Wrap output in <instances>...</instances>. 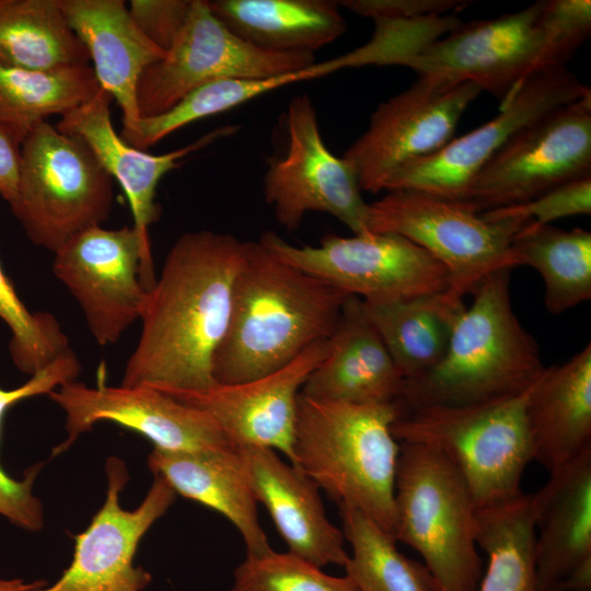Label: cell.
<instances>
[{"mask_svg":"<svg viewBox=\"0 0 591 591\" xmlns=\"http://www.w3.org/2000/svg\"><path fill=\"white\" fill-rule=\"evenodd\" d=\"M244 243L210 230L174 242L147 293L120 385L200 392L216 384L213 357L228 331Z\"/></svg>","mask_w":591,"mask_h":591,"instance_id":"obj_1","label":"cell"},{"mask_svg":"<svg viewBox=\"0 0 591 591\" xmlns=\"http://www.w3.org/2000/svg\"><path fill=\"white\" fill-rule=\"evenodd\" d=\"M349 294L245 242L228 331L212 362L216 383L273 373L333 334Z\"/></svg>","mask_w":591,"mask_h":591,"instance_id":"obj_2","label":"cell"},{"mask_svg":"<svg viewBox=\"0 0 591 591\" xmlns=\"http://www.w3.org/2000/svg\"><path fill=\"white\" fill-rule=\"evenodd\" d=\"M513 268L490 274L457 317L441 361L405 380L397 403L403 413L489 402L526 391L545 366L534 337L512 308Z\"/></svg>","mask_w":591,"mask_h":591,"instance_id":"obj_3","label":"cell"},{"mask_svg":"<svg viewBox=\"0 0 591 591\" xmlns=\"http://www.w3.org/2000/svg\"><path fill=\"white\" fill-rule=\"evenodd\" d=\"M397 402L350 404L299 394L293 466L337 506L355 508L394 536L401 443L392 427Z\"/></svg>","mask_w":591,"mask_h":591,"instance_id":"obj_4","label":"cell"},{"mask_svg":"<svg viewBox=\"0 0 591 591\" xmlns=\"http://www.w3.org/2000/svg\"><path fill=\"white\" fill-rule=\"evenodd\" d=\"M399 443L395 540L421 556L437 591H477L478 509L465 480L440 451Z\"/></svg>","mask_w":591,"mask_h":591,"instance_id":"obj_5","label":"cell"},{"mask_svg":"<svg viewBox=\"0 0 591 591\" xmlns=\"http://www.w3.org/2000/svg\"><path fill=\"white\" fill-rule=\"evenodd\" d=\"M530 389L489 402L405 412L392 431L399 442L448 457L477 509L505 503L522 494L523 473L534 460L525 413Z\"/></svg>","mask_w":591,"mask_h":591,"instance_id":"obj_6","label":"cell"},{"mask_svg":"<svg viewBox=\"0 0 591 591\" xmlns=\"http://www.w3.org/2000/svg\"><path fill=\"white\" fill-rule=\"evenodd\" d=\"M113 178L79 137L45 121L21 144L18 192L9 204L28 240L53 253L111 217Z\"/></svg>","mask_w":591,"mask_h":591,"instance_id":"obj_7","label":"cell"},{"mask_svg":"<svg viewBox=\"0 0 591 591\" xmlns=\"http://www.w3.org/2000/svg\"><path fill=\"white\" fill-rule=\"evenodd\" d=\"M542 3L495 19L460 22L403 66L418 76L472 82L502 104L530 77L565 67L578 51L545 26Z\"/></svg>","mask_w":591,"mask_h":591,"instance_id":"obj_8","label":"cell"},{"mask_svg":"<svg viewBox=\"0 0 591 591\" xmlns=\"http://www.w3.org/2000/svg\"><path fill=\"white\" fill-rule=\"evenodd\" d=\"M528 221L487 220L464 205L416 190H392L368 204L369 232L402 235L422 247L447 269L445 296L457 303L494 271L517 267L514 235Z\"/></svg>","mask_w":591,"mask_h":591,"instance_id":"obj_9","label":"cell"},{"mask_svg":"<svg viewBox=\"0 0 591 591\" xmlns=\"http://www.w3.org/2000/svg\"><path fill=\"white\" fill-rule=\"evenodd\" d=\"M259 243L281 262L364 302L409 300L449 289L443 265L395 233L328 234L317 246H297L268 231Z\"/></svg>","mask_w":591,"mask_h":591,"instance_id":"obj_10","label":"cell"},{"mask_svg":"<svg viewBox=\"0 0 591 591\" xmlns=\"http://www.w3.org/2000/svg\"><path fill=\"white\" fill-rule=\"evenodd\" d=\"M591 175V93L515 134L477 172L460 204L476 213L530 201Z\"/></svg>","mask_w":591,"mask_h":591,"instance_id":"obj_11","label":"cell"},{"mask_svg":"<svg viewBox=\"0 0 591 591\" xmlns=\"http://www.w3.org/2000/svg\"><path fill=\"white\" fill-rule=\"evenodd\" d=\"M51 269L77 301L100 346L116 344L140 318L157 279L151 251L127 225L82 231L54 253Z\"/></svg>","mask_w":591,"mask_h":591,"instance_id":"obj_12","label":"cell"},{"mask_svg":"<svg viewBox=\"0 0 591 591\" xmlns=\"http://www.w3.org/2000/svg\"><path fill=\"white\" fill-rule=\"evenodd\" d=\"M316 63L313 53H276L234 34L207 0H192L171 47L142 72L137 100L141 117L164 113L193 90L231 78H268Z\"/></svg>","mask_w":591,"mask_h":591,"instance_id":"obj_13","label":"cell"},{"mask_svg":"<svg viewBox=\"0 0 591 591\" xmlns=\"http://www.w3.org/2000/svg\"><path fill=\"white\" fill-rule=\"evenodd\" d=\"M480 92L472 82L418 76L408 89L382 102L343 155L361 192H382L398 169L441 150Z\"/></svg>","mask_w":591,"mask_h":591,"instance_id":"obj_14","label":"cell"},{"mask_svg":"<svg viewBox=\"0 0 591 591\" xmlns=\"http://www.w3.org/2000/svg\"><path fill=\"white\" fill-rule=\"evenodd\" d=\"M591 93L566 66L525 80L499 113L438 152L398 169L383 190H416L460 202L477 172L515 134L546 114Z\"/></svg>","mask_w":591,"mask_h":591,"instance_id":"obj_15","label":"cell"},{"mask_svg":"<svg viewBox=\"0 0 591 591\" xmlns=\"http://www.w3.org/2000/svg\"><path fill=\"white\" fill-rule=\"evenodd\" d=\"M287 126L288 150L269 163L264 176V197L278 223L296 230L308 212L318 211L335 217L355 234L369 232L368 202L357 175L326 147L309 95L291 100Z\"/></svg>","mask_w":591,"mask_h":591,"instance_id":"obj_16","label":"cell"},{"mask_svg":"<svg viewBox=\"0 0 591 591\" xmlns=\"http://www.w3.org/2000/svg\"><path fill=\"white\" fill-rule=\"evenodd\" d=\"M47 395L66 416L67 439L54 449V455L66 451L100 421L134 430L148 438L154 448L164 450L198 451L233 445L209 413L152 387L106 386L103 380L90 387L72 381Z\"/></svg>","mask_w":591,"mask_h":591,"instance_id":"obj_17","label":"cell"},{"mask_svg":"<svg viewBox=\"0 0 591 591\" xmlns=\"http://www.w3.org/2000/svg\"><path fill=\"white\" fill-rule=\"evenodd\" d=\"M326 349L327 339L320 340L281 369L247 382L163 393L209 413L231 444L269 448L293 465L298 396Z\"/></svg>","mask_w":591,"mask_h":591,"instance_id":"obj_18","label":"cell"},{"mask_svg":"<svg viewBox=\"0 0 591 591\" xmlns=\"http://www.w3.org/2000/svg\"><path fill=\"white\" fill-rule=\"evenodd\" d=\"M107 493L89 526L76 536L70 566L50 587L31 591H112L135 568L132 558L140 540L162 517L176 493L160 475L134 510L120 506L119 494L128 480L125 463L111 456L106 463Z\"/></svg>","mask_w":591,"mask_h":591,"instance_id":"obj_19","label":"cell"},{"mask_svg":"<svg viewBox=\"0 0 591 591\" xmlns=\"http://www.w3.org/2000/svg\"><path fill=\"white\" fill-rule=\"evenodd\" d=\"M540 591H591V449L531 495Z\"/></svg>","mask_w":591,"mask_h":591,"instance_id":"obj_20","label":"cell"},{"mask_svg":"<svg viewBox=\"0 0 591 591\" xmlns=\"http://www.w3.org/2000/svg\"><path fill=\"white\" fill-rule=\"evenodd\" d=\"M112 100L101 88L91 100L60 116L55 126L81 138L103 169L119 183L132 212V227L151 251L149 228L160 216L155 195L161 178L179 167L181 161L189 154L233 134L236 126L220 127L183 148L151 154L129 144L116 132L111 117Z\"/></svg>","mask_w":591,"mask_h":591,"instance_id":"obj_21","label":"cell"},{"mask_svg":"<svg viewBox=\"0 0 591 591\" xmlns=\"http://www.w3.org/2000/svg\"><path fill=\"white\" fill-rule=\"evenodd\" d=\"M237 449L255 499L265 506L289 552L320 568L344 566L349 556L345 536L328 520L317 484L273 449Z\"/></svg>","mask_w":591,"mask_h":591,"instance_id":"obj_22","label":"cell"},{"mask_svg":"<svg viewBox=\"0 0 591 591\" xmlns=\"http://www.w3.org/2000/svg\"><path fill=\"white\" fill-rule=\"evenodd\" d=\"M404 379L361 299L349 296L327 339L324 358L304 382L301 394L320 401L350 404L397 402Z\"/></svg>","mask_w":591,"mask_h":591,"instance_id":"obj_23","label":"cell"},{"mask_svg":"<svg viewBox=\"0 0 591 591\" xmlns=\"http://www.w3.org/2000/svg\"><path fill=\"white\" fill-rule=\"evenodd\" d=\"M72 31L86 48L102 89L123 113L121 131L141 118L137 90L142 72L165 51L151 43L132 21L123 0H58Z\"/></svg>","mask_w":591,"mask_h":591,"instance_id":"obj_24","label":"cell"},{"mask_svg":"<svg viewBox=\"0 0 591 591\" xmlns=\"http://www.w3.org/2000/svg\"><path fill=\"white\" fill-rule=\"evenodd\" d=\"M148 465L176 494L225 517L240 532L246 556L273 551L258 521L257 501L237 447L198 451L153 448Z\"/></svg>","mask_w":591,"mask_h":591,"instance_id":"obj_25","label":"cell"},{"mask_svg":"<svg viewBox=\"0 0 591 591\" xmlns=\"http://www.w3.org/2000/svg\"><path fill=\"white\" fill-rule=\"evenodd\" d=\"M526 421L534 460L548 473L591 449V344L545 367L530 389Z\"/></svg>","mask_w":591,"mask_h":591,"instance_id":"obj_26","label":"cell"},{"mask_svg":"<svg viewBox=\"0 0 591 591\" xmlns=\"http://www.w3.org/2000/svg\"><path fill=\"white\" fill-rule=\"evenodd\" d=\"M208 4L234 34L268 51L314 54L346 31L337 1L212 0Z\"/></svg>","mask_w":591,"mask_h":591,"instance_id":"obj_27","label":"cell"},{"mask_svg":"<svg viewBox=\"0 0 591 591\" xmlns=\"http://www.w3.org/2000/svg\"><path fill=\"white\" fill-rule=\"evenodd\" d=\"M361 302L404 381L424 375L441 361L452 328L466 308L463 302L449 300L445 293Z\"/></svg>","mask_w":591,"mask_h":591,"instance_id":"obj_28","label":"cell"},{"mask_svg":"<svg viewBox=\"0 0 591 591\" xmlns=\"http://www.w3.org/2000/svg\"><path fill=\"white\" fill-rule=\"evenodd\" d=\"M90 56L58 0H0V62L56 71L89 65Z\"/></svg>","mask_w":591,"mask_h":591,"instance_id":"obj_29","label":"cell"},{"mask_svg":"<svg viewBox=\"0 0 591 591\" xmlns=\"http://www.w3.org/2000/svg\"><path fill=\"white\" fill-rule=\"evenodd\" d=\"M517 266L528 265L544 282V305L561 314L591 299V232L529 222L513 237Z\"/></svg>","mask_w":591,"mask_h":591,"instance_id":"obj_30","label":"cell"},{"mask_svg":"<svg viewBox=\"0 0 591 591\" xmlns=\"http://www.w3.org/2000/svg\"><path fill=\"white\" fill-rule=\"evenodd\" d=\"M100 89L90 65L36 71L0 62V128L22 144L48 117L62 116Z\"/></svg>","mask_w":591,"mask_h":591,"instance_id":"obj_31","label":"cell"},{"mask_svg":"<svg viewBox=\"0 0 591 591\" xmlns=\"http://www.w3.org/2000/svg\"><path fill=\"white\" fill-rule=\"evenodd\" d=\"M531 495L477 510V545L487 555L478 591H540Z\"/></svg>","mask_w":591,"mask_h":591,"instance_id":"obj_32","label":"cell"},{"mask_svg":"<svg viewBox=\"0 0 591 591\" xmlns=\"http://www.w3.org/2000/svg\"><path fill=\"white\" fill-rule=\"evenodd\" d=\"M338 509L351 547L344 567L358 591H437L426 566L401 553L392 534L355 508Z\"/></svg>","mask_w":591,"mask_h":591,"instance_id":"obj_33","label":"cell"},{"mask_svg":"<svg viewBox=\"0 0 591 591\" xmlns=\"http://www.w3.org/2000/svg\"><path fill=\"white\" fill-rule=\"evenodd\" d=\"M305 80L302 70L268 78H231L204 84L162 114L141 117L120 137L146 151L170 134L202 118L230 111L281 86Z\"/></svg>","mask_w":591,"mask_h":591,"instance_id":"obj_34","label":"cell"},{"mask_svg":"<svg viewBox=\"0 0 591 591\" xmlns=\"http://www.w3.org/2000/svg\"><path fill=\"white\" fill-rule=\"evenodd\" d=\"M81 363L76 352L69 348L47 367L31 375V379L13 390L0 387V433L5 413L22 399L48 394L59 386L76 381ZM42 465L26 471L21 480L10 477L0 465V514L27 531H38L43 526V507L33 494V485Z\"/></svg>","mask_w":591,"mask_h":591,"instance_id":"obj_35","label":"cell"},{"mask_svg":"<svg viewBox=\"0 0 591 591\" xmlns=\"http://www.w3.org/2000/svg\"><path fill=\"white\" fill-rule=\"evenodd\" d=\"M0 318L11 332L14 366L33 375L70 348L68 336L49 312H31L19 298L0 263Z\"/></svg>","mask_w":591,"mask_h":591,"instance_id":"obj_36","label":"cell"},{"mask_svg":"<svg viewBox=\"0 0 591 591\" xmlns=\"http://www.w3.org/2000/svg\"><path fill=\"white\" fill-rule=\"evenodd\" d=\"M231 591H358L347 577L329 576L288 552L246 556L234 570Z\"/></svg>","mask_w":591,"mask_h":591,"instance_id":"obj_37","label":"cell"},{"mask_svg":"<svg viewBox=\"0 0 591 591\" xmlns=\"http://www.w3.org/2000/svg\"><path fill=\"white\" fill-rule=\"evenodd\" d=\"M591 213V175L558 185L521 205L480 213L487 220L518 218L534 224Z\"/></svg>","mask_w":591,"mask_h":591,"instance_id":"obj_38","label":"cell"},{"mask_svg":"<svg viewBox=\"0 0 591 591\" xmlns=\"http://www.w3.org/2000/svg\"><path fill=\"white\" fill-rule=\"evenodd\" d=\"M192 0H131L129 14L141 33L166 51L183 27Z\"/></svg>","mask_w":591,"mask_h":591,"instance_id":"obj_39","label":"cell"},{"mask_svg":"<svg viewBox=\"0 0 591 591\" xmlns=\"http://www.w3.org/2000/svg\"><path fill=\"white\" fill-rule=\"evenodd\" d=\"M355 14L373 21H410L447 15L472 3L463 0H341L337 1Z\"/></svg>","mask_w":591,"mask_h":591,"instance_id":"obj_40","label":"cell"},{"mask_svg":"<svg viewBox=\"0 0 591 591\" xmlns=\"http://www.w3.org/2000/svg\"><path fill=\"white\" fill-rule=\"evenodd\" d=\"M21 144L0 128V196L11 204L18 192Z\"/></svg>","mask_w":591,"mask_h":591,"instance_id":"obj_41","label":"cell"},{"mask_svg":"<svg viewBox=\"0 0 591 591\" xmlns=\"http://www.w3.org/2000/svg\"><path fill=\"white\" fill-rule=\"evenodd\" d=\"M151 580V576L141 568L135 570L123 579L112 591H140Z\"/></svg>","mask_w":591,"mask_h":591,"instance_id":"obj_42","label":"cell"},{"mask_svg":"<svg viewBox=\"0 0 591 591\" xmlns=\"http://www.w3.org/2000/svg\"><path fill=\"white\" fill-rule=\"evenodd\" d=\"M45 587L44 581L26 582L23 579H0V591H31Z\"/></svg>","mask_w":591,"mask_h":591,"instance_id":"obj_43","label":"cell"}]
</instances>
